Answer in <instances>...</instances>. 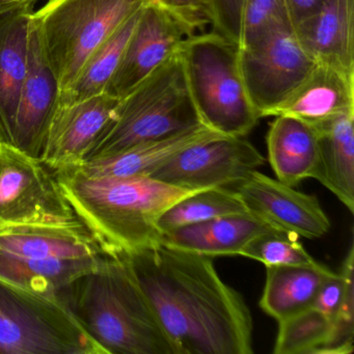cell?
<instances>
[{"mask_svg":"<svg viewBox=\"0 0 354 354\" xmlns=\"http://www.w3.org/2000/svg\"><path fill=\"white\" fill-rule=\"evenodd\" d=\"M179 354H252V314L210 257L160 245L125 254Z\"/></svg>","mask_w":354,"mask_h":354,"instance_id":"6da1fadb","label":"cell"},{"mask_svg":"<svg viewBox=\"0 0 354 354\" xmlns=\"http://www.w3.org/2000/svg\"><path fill=\"white\" fill-rule=\"evenodd\" d=\"M53 173L72 210L115 256L160 245L161 215L196 192L149 176L88 177L75 167Z\"/></svg>","mask_w":354,"mask_h":354,"instance_id":"7a4b0ae2","label":"cell"},{"mask_svg":"<svg viewBox=\"0 0 354 354\" xmlns=\"http://www.w3.org/2000/svg\"><path fill=\"white\" fill-rule=\"evenodd\" d=\"M65 298L72 314L106 354H179L125 254L111 257L76 279Z\"/></svg>","mask_w":354,"mask_h":354,"instance_id":"3957f363","label":"cell"},{"mask_svg":"<svg viewBox=\"0 0 354 354\" xmlns=\"http://www.w3.org/2000/svg\"><path fill=\"white\" fill-rule=\"evenodd\" d=\"M200 125L203 124L188 91L179 48L121 99L115 115L84 161L111 156Z\"/></svg>","mask_w":354,"mask_h":354,"instance_id":"277c9868","label":"cell"},{"mask_svg":"<svg viewBox=\"0 0 354 354\" xmlns=\"http://www.w3.org/2000/svg\"><path fill=\"white\" fill-rule=\"evenodd\" d=\"M180 55L201 123L221 136L245 138L260 117L242 80L237 45L215 32H196Z\"/></svg>","mask_w":354,"mask_h":354,"instance_id":"5b68a950","label":"cell"},{"mask_svg":"<svg viewBox=\"0 0 354 354\" xmlns=\"http://www.w3.org/2000/svg\"><path fill=\"white\" fill-rule=\"evenodd\" d=\"M152 0H47L32 12L59 96L92 55L134 13Z\"/></svg>","mask_w":354,"mask_h":354,"instance_id":"8992f818","label":"cell"},{"mask_svg":"<svg viewBox=\"0 0 354 354\" xmlns=\"http://www.w3.org/2000/svg\"><path fill=\"white\" fill-rule=\"evenodd\" d=\"M0 354H106L72 314L65 295L0 285Z\"/></svg>","mask_w":354,"mask_h":354,"instance_id":"52a82bcc","label":"cell"},{"mask_svg":"<svg viewBox=\"0 0 354 354\" xmlns=\"http://www.w3.org/2000/svg\"><path fill=\"white\" fill-rule=\"evenodd\" d=\"M238 59L246 92L260 119L274 117L317 64L300 45L293 26L277 28L250 46L238 48Z\"/></svg>","mask_w":354,"mask_h":354,"instance_id":"ba28073f","label":"cell"},{"mask_svg":"<svg viewBox=\"0 0 354 354\" xmlns=\"http://www.w3.org/2000/svg\"><path fill=\"white\" fill-rule=\"evenodd\" d=\"M265 161L245 138L221 136L184 149L149 177L198 192L234 186Z\"/></svg>","mask_w":354,"mask_h":354,"instance_id":"9c48e42d","label":"cell"},{"mask_svg":"<svg viewBox=\"0 0 354 354\" xmlns=\"http://www.w3.org/2000/svg\"><path fill=\"white\" fill-rule=\"evenodd\" d=\"M74 213L40 158L0 144V221H42Z\"/></svg>","mask_w":354,"mask_h":354,"instance_id":"30bf717a","label":"cell"},{"mask_svg":"<svg viewBox=\"0 0 354 354\" xmlns=\"http://www.w3.org/2000/svg\"><path fill=\"white\" fill-rule=\"evenodd\" d=\"M0 254L94 260L115 256L75 213L42 221H0Z\"/></svg>","mask_w":354,"mask_h":354,"instance_id":"8fae6325","label":"cell"},{"mask_svg":"<svg viewBox=\"0 0 354 354\" xmlns=\"http://www.w3.org/2000/svg\"><path fill=\"white\" fill-rule=\"evenodd\" d=\"M234 190L246 210L279 231L317 239L330 230V221L316 196L298 192L258 169L235 184Z\"/></svg>","mask_w":354,"mask_h":354,"instance_id":"7c38bea8","label":"cell"},{"mask_svg":"<svg viewBox=\"0 0 354 354\" xmlns=\"http://www.w3.org/2000/svg\"><path fill=\"white\" fill-rule=\"evenodd\" d=\"M194 34L158 3H147L104 93L123 99Z\"/></svg>","mask_w":354,"mask_h":354,"instance_id":"4fadbf2b","label":"cell"},{"mask_svg":"<svg viewBox=\"0 0 354 354\" xmlns=\"http://www.w3.org/2000/svg\"><path fill=\"white\" fill-rule=\"evenodd\" d=\"M59 98L57 77L47 59L38 24L30 16L28 61L16 109L13 146L40 158Z\"/></svg>","mask_w":354,"mask_h":354,"instance_id":"5bb4252c","label":"cell"},{"mask_svg":"<svg viewBox=\"0 0 354 354\" xmlns=\"http://www.w3.org/2000/svg\"><path fill=\"white\" fill-rule=\"evenodd\" d=\"M120 102L121 99L102 93L71 104L57 105L47 130L41 160L53 171L84 162Z\"/></svg>","mask_w":354,"mask_h":354,"instance_id":"9a60e30c","label":"cell"},{"mask_svg":"<svg viewBox=\"0 0 354 354\" xmlns=\"http://www.w3.org/2000/svg\"><path fill=\"white\" fill-rule=\"evenodd\" d=\"M293 28L316 63L354 75V0H324Z\"/></svg>","mask_w":354,"mask_h":354,"instance_id":"2e32d148","label":"cell"},{"mask_svg":"<svg viewBox=\"0 0 354 354\" xmlns=\"http://www.w3.org/2000/svg\"><path fill=\"white\" fill-rule=\"evenodd\" d=\"M350 113H354V75L317 63L274 117L289 115L318 128Z\"/></svg>","mask_w":354,"mask_h":354,"instance_id":"e0dca14e","label":"cell"},{"mask_svg":"<svg viewBox=\"0 0 354 354\" xmlns=\"http://www.w3.org/2000/svg\"><path fill=\"white\" fill-rule=\"evenodd\" d=\"M279 231L250 211L223 215L163 234L161 244L201 256H240L254 238Z\"/></svg>","mask_w":354,"mask_h":354,"instance_id":"ac0fdd59","label":"cell"},{"mask_svg":"<svg viewBox=\"0 0 354 354\" xmlns=\"http://www.w3.org/2000/svg\"><path fill=\"white\" fill-rule=\"evenodd\" d=\"M36 5L0 15V142L13 145L14 123L28 61V30Z\"/></svg>","mask_w":354,"mask_h":354,"instance_id":"d6986e66","label":"cell"},{"mask_svg":"<svg viewBox=\"0 0 354 354\" xmlns=\"http://www.w3.org/2000/svg\"><path fill=\"white\" fill-rule=\"evenodd\" d=\"M221 136L206 126H196L162 140L136 145L111 156L91 159L71 167L88 177L151 176L184 149Z\"/></svg>","mask_w":354,"mask_h":354,"instance_id":"ffe728a7","label":"cell"},{"mask_svg":"<svg viewBox=\"0 0 354 354\" xmlns=\"http://www.w3.org/2000/svg\"><path fill=\"white\" fill-rule=\"evenodd\" d=\"M107 259H34L0 254V285L30 295L59 297L76 279Z\"/></svg>","mask_w":354,"mask_h":354,"instance_id":"44dd1931","label":"cell"},{"mask_svg":"<svg viewBox=\"0 0 354 354\" xmlns=\"http://www.w3.org/2000/svg\"><path fill=\"white\" fill-rule=\"evenodd\" d=\"M313 179L330 190L346 208L354 211V113L321 127Z\"/></svg>","mask_w":354,"mask_h":354,"instance_id":"7402d4cb","label":"cell"},{"mask_svg":"<svg viewBox=\"0 0 354 354\" xmlns=\"http://www.w3.org/2000/svg\"><path fill=\"white\" fill-rule=\"evenodd\" d=\"M271 167L277 180L295 187L312 177L318 154V133L289 115H277L266 138Z\"/></svg>","mask_w":354,"mask_h":354,"instance_id":"603a6c76","label":"cell"},{"mask_svg":"<svg viewBox=\"0 0 354 354\" xmlns=\"http://www.w3.org/2000/svg\"><path fill=\"white\" fill-rule=\"evenodd\" d=\"M266 270L260 306L277 321L312 308L323 281L333 273L320 263L266 266Z\"/></svg>","mask_w":354,"mask_h":354,"instance_id":"cb8c5ba5","label":"cell"},{"mask_svg":"<svg viewBox=\"0 0 354 354\" xmlns=\"http://www.w3.org/2000/svg\"><path fill=\"white\" fill-rule=\"evenodd\" d=\"M144 7L124 22L119 30L92 55L73 86L59 96L57 105L71 104L105 92L107 84L121 63Z\"/></svg>","mask_w":354,"mask_h":354,"instance_id":"d4e9b609","label":"cell"},{"mask_svg":"<svg viewBox=\"0 0 354 354\" xmlns=\"http://www.w3.org/2000/svg\"><path fill=\"white\" fill-rule=\"evenodd\" d=\"M246 210L237 192L225 187L198 190L171 205L158 221L161 234Z\"/></svg>","mask_w":354,"mask_h":354,"instance_id":"484cf974","label":"cell"},{"mask_svg":"<svg viewBox=\"0 0 354 354\" xmlns=\"http://www.w3.org/2000/svg\"><path fill=\"white\" fill-rule=\"evenodd\" d=\"M333 321L315 308H308L279 321L275 354H317L330 333Z\"/></svg>","mask_w":354,"mask_h":354,"instance_id":"4316f807","label":"cell"},{"mask_svg":"<svg viewBox=\"0 0 354 354\" xmlns=\"http://www.w3.org/2000/svg\"><path fill=\"white\" fill-rule=\"evenodd\" d=\"M240 256L259 261L265 266L318 264L298 241L297 236L283 231L268 232L254 238Z\"/></svg>","mask_w":354,"mask_h":354,"instance_id":"83f0119b","label":"cell"},{"mask_svg":"<svg viewBox=\"0 0 354 354\" xmlns=\"http://www.w3.org/2000/svg\"><path fill=\"white\" fill-rule=\"evenodd\" d=\"M285 26H293L286 0H243L239 48Z\"/></svg>","mask_w":354,"mask_h":354,"instance_id":"f1b7e54d","label":"cell"},{"mask_svg":"<svg viewBox=\"0 0 354 354\" xmlns=\"http://www.w3.org/2000/svg\"><path fill=\"white\" fill-rule=\"evenodd\" d=\"M342 270L346 275L343 301L331 323L330 333L317 354H351L354 349V248L350 246Z\"/></svg>","mask_w":354,"mask_h":354,"instance_id":"f546056e","label":"cell"},{"mask_svg":"<svg viewBox=\"0 0 354 354\" xmlns=\"http://www.w3.org/2000/svg\"><path fill=\"white\" fill-rule=\"evenodd\" d=\"M243 0H206L213 32L225 37L239 48Z\"/></svg>","mask_w":354,"mask_h":354,"instance_id":"4dcf8cb0","label":"cell"},{"mask_svg":"<svg viewBox=\"0 0 354 354\" xmlns=\"http://www.w3.org/2000/svg\"><path fill=\"white\" fill-rule=\"evenodd\" d=\"M185 24L192 32H201L210 26L206 0H153Z\"/></svg>","mask_w":354,"mask_h":354,"instance_id":"1f68e13d","label":"cell"},{"mask_svg":"<svg viewBox=\"0 0 354 354\" xmlns=\"http://www.w3.org/2000/svg\"><path fill=\"white\" fill-rule=\"evenodd\" d=\"M345 289L346 275L341 269V272H333L323 281L315 298L313 308L320 310L333 321L343 301Z\"/></svg>","mask_w":354,"mask_h":354,"instance_id":"d6a6232c","label":"cell"},{"mask_svg":"<svg viewBox=\"0 0 354 354\" xmlns=\"http://www.w3.org/2000/svg\"><path fill=\"white\" fill-rule=\"evenodd\" d=\"M323 1L324 0H286L293 26L314 14Z\"/></svg>","mask_w":354,"mask_h":354,"instance_id":"836d02e7","label":"cell"},{"mask_svg":"<svg viewBox=\"0 0 354 354\" xmlns=\"http://www.w3.org/2000/svg\"><path fill=\"white\" fill-rule=\"evenodd\" d=\"M39 0H0V15L24 5H36Z\"/></svg>","mask_w":354,"mask_h":354,"instance_id":"e575fe53","label":"cell"},{"mask_svg":"<svg viewBox=\"0 0 354 354\" xmlns=\"http://www.w3.org/2000/svg\"><path fill=\"white\" fill-rule=\"evenodd\" d=\"M0 144H1V142H0Z\"/></svg>","mask_w":354,"mask_h":354,"instance_id":"d590c367","label":"cell"}]
</instances>
